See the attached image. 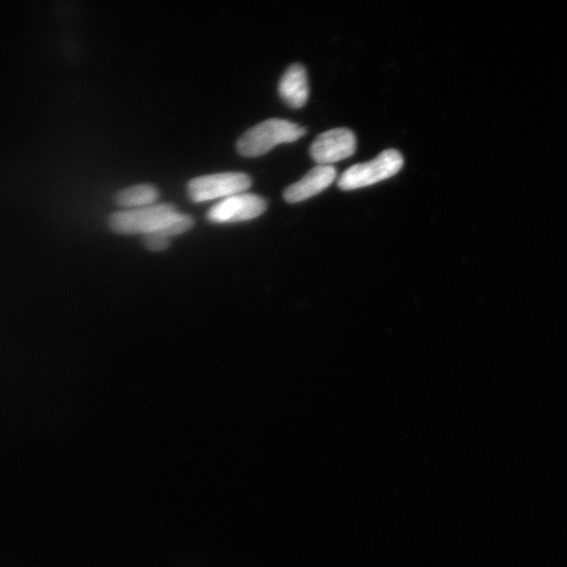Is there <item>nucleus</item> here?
<instances>
[{
    "label": "nucleus",
    "mask_w": 567,
    "mask_h": 567,
    "mask_svg": "<svg viewBox=\"0 0 567 567\" xmlns=\"http://www.w3.org/2000/svg\"><path fill=\"white\" fill-rule=\"evenodd\" d=\"M266 208L263 198L243 193L223 199L210 208L207 219L217 224L250 221L262 216Z\"/></svg>",
    "instance_id": "5"
},
{
    "label": "nucleus",
    "mask_w": 567,
    "mask_h": 567,
    "mask_svg": "<svg viewBox=\"0 0 567 567\" xmlns=\"http://www.w3.org/2000/svg\"><path fill=\"white\" fill-rule=\"evenodd\" d=\"M194 224L195 221L193 217L177 213L170 222L166 223L161 229L153 234L171 240L172 237L180 236L186 233L189 229H192Z\"/></svg>",
    "instance_id": "10"
},
{
    "label": "nucleus",
    "mask_w": 567,
    "mask_h": 567,
    "mask_svg": "<svg viewBox=\"0 0 567 567\" xmlns=\"http://www.w3.org/2000/svg\"><path fill=\"white\" fill-rule=\"evenodd\" d=\"M279 94L289 108L305 107L309 98V84L304 66L294 63L286 70L279 83Z\"/></svg>",
    "instance_id": "8"
},
{
    "label": "nucleus",
    "mask_w": 567,
    "mask_h": 567,
    "mask_svg": "<svg viewBox=\"0 0 567 567\" xmlns=\"http://www.w3.org/2000/svg\"><path fill=\"white\" fill-rule=\"evenodd\" d=\"M143 242L145 246L152 251H163L171 245V240L165 239L156 234L144 236Z\"/></svg>",
    "instance_id": "11"
},
{
    "label": "nucleus",
    "mask_w": 567,
    "mask_h": 567,
    "mask_svg": "<svg viewBox=\"0 0 567 567\" xmlns=\"http://www.w3.org/2000/svg\"><path fill=\"white\" fill-rule=\"evenodd\" d=\"M403 166V155L396 150H387L369 162L348 168L338 185L342 191H354L395 176Z\"/></svg>",
    "instance_id": "3"
},
{
    "label": "nucleus",
    "mask_w": 567,
    "mask_h": 567,
    "mask_svg": "<svg viewBox=\"0 0 567 567\" xmlns=\"http://www.w3.org/2000/svg\"><path fill=\"white\" fill-rule=\"evenodd\" d=\"M356 150V138L348 129H334L321 134L310 147V156L319 165L330 164L351 157Z\"/></svg>",
    "instance_id": "6"
},
{
    "label": "nucleus",
    "mask_w": 567,
    "mask_h": 567,
    "mask_svg": "<svg viewBox=\"0 0 567 567\" xmlns=\"http://www.w3.org/2000/svg\"><path fill=\"white\" fill-rule=\"evenodd\" d=\"M172 204H153L122 210L109 219L110 228L119 235H150L156 233L177 214Z\"/></svg>",
    "instance_id": "2"
},
{
    "label": "nucleus",
    "mask_w": 567,
    "mask_h": 567,
    "mask_svg": "<svg viewBox=\"0 0 567 567\" xmlns=\"http://www.w3.org/2000/svg\"><path fill=\"white\" fill-rule=\"evenodd\" d=\"M306 135L303 126L282 119H269L248 130L237 150L246 158L261 157L279 144L296 142Z\"/></svg>",
    "instance_id": "1"
},
{
    "label": "nucleus",
    "mask_w": 567,
    "mask_h": 567,
    "mask_svg": "<svg viewBox=\"0 0 567 567\" xmlns=\"http://www.w3.org/2000/svg\"><path fill=\"white\" fill-rule=\"evenodd\" d=\"M336 178L333 166L318 165L299 182L290 185L284 199L288 203H299L319 195L329 187Z\"/></svg>",
    "instance_id": "7"
},
{
    "label": "nucleus",
    "mask_w": 567,
    "mask_h": 567,
    "mask_svg": "<svg viewBox=\"0 0 567 567\" xmlns=\"http://www.w3.org/2000/svg\"><path fill=\"white\" fill-rule=\"evenodd\" d=\"M158 199L159 191L157 187L151 184H140L125 188L115 196V202L118 206L133 209L156 204Z\"/></svg>",
    "instance_id": "9"
},
{
    "label": "nucleus",
    "mask_w": 567,
    "mask_h": 567,
    "mask_svg": "<svg viewBox=\"0 0 567 567\" xmlns=\"http://www.w3.org/2000/svg\"><path fill=\"white\" fill-rule=\"evenodd\" d=\"M251 186V179L243 173H221L195 178L188 182L187 193L196 203L226 199L243 194Z\"/></svg>",
    "instance_id": "4"
}]
</instances>
